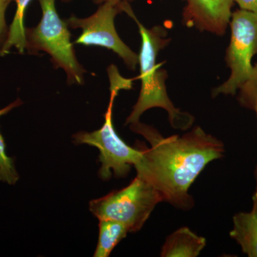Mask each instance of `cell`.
Returning <instances> with one entry per match:
<instances>
[{
	"label": "cell",
	"instance_id": "cell-1",
	"mask_svg": "<svg viewBox=\"0 0 257 257\" xmlns=\"http://www.w3.org/2000/svg\"><path fill=\"white\" fill-rule=\"evenodd\" d=\"M130 130L142 135L150 144L137 142L143 158L135 166L137 175L146 179L160 192L164 202L188 210L194 202L189 189L211 162L224 156V145L200 126L182 136L164 138L153 126L140 121Z\"/></svg>",
	"mask_w": 257,
	"mask_h": 257
},
{
	"label": "cell",
	"instance_id": "cell-2",
	"mask_svg": "<svg viewBox=\"0 0 257 257\" xmlns=\"http://www.w3.org/2000/svg\"><path fill=\"white\" fill-rule=\"evenodd\" d=\"M121 9L135 20L142 38L138 64L140 74L137 78L141 79V90L138 100L133 106L125 124L138 122L145 111L152 108L159 107L167 111L172 127L175 130H188L192 126L194 117L189 112L182 111L174 105L166 87L168 74L167 70L161 69L160 64L157 63L159 52L171 41L170 38H167V29L160 25L151 29L145 28L139 21L128 2L122 3Z\"/></svg>",
	"mask_w": 257,
	"mask_h": 257
},
{
	"label": "cell",
	"instance_id": "cell-3",
	"mask_svg": "<svg viewBox=\"0 0 257 257\" xmlns=\"http://www.w3.org/2000/svg\"><path fill=\"white\" fill-rule=\"evenodd\" d=\"M107 73L110 83V100L104 114V124L92 133L80 132L73 136L76 145H87L99 150L101 163L99 176L104 181L109 180L112 174L118 178L126 177L132 166L138 165L143 158V153L138 147L128 146L119 138L112 121L115 98L120 90L133 88V79L123 77L115 65L109 66Z\"/></svg>",
	"mask_w": 257,
	"mask_h": 257
},
{
	"label": "cell",
	"instance_id": "cell-4",
	"mask_svg": "<svg viewBox=\"0 0 257 257\" xmlns=\"http://www.w3.org/2000/svg\"><path fill=\"white\" fill-rule=\"evenodd\" d=\"M38 2L42 12L41 21L34 28L25 29V50L34 55L46 52L54 67L65 72L69 85L84 84L86 70L77 60L68 25L59 16L55 0Z\"/></svg>",
	"mask_w": 257,
	"mask_h": 257
},
{
	"label": "cell",
	"instance_id": "cell-5",
	"mask_svg": "<svg viewBox=\"0 0 257 257\" xmlns=\"http://www.w3.org/2000/svg\"><path fill=\"white\" fill-rule=\"evenodd\" d=\"M162 202L160 192L137 175L127 187L91 201L89 210L99 220L119 221L130 232H137L148 220L157 204Z\"/></svg>",
	"mask_w": 257,
	"mask_h": 257
},
{
	"label": "cell",
	"instance_id": "cell-6",
	"mask_svg": "<svg viewBox=\"0 0 257 257\" xmlns=\"http://www.w3.org/2000/svg\"><path fill=\"white\" fill-rule=\"evenodd\" d=\"M231 19V40L226 55L231 75L213 90L214 97L220 94L234 95L249 77L253 69L251 59L257 55V13L236 10Z\"/></svg>",
	"mask_w": 257,
	"mask_h": 257
},
{
	"label": "cell",
	"instance_id": "cell-7",
	"mask_svg": "<svg viewBox=\"0 0 257 257\" xmlns=\"http://www.w3.org/2000/svg\"><path fill=\"white\" fill-rule=\"evenodd\" d=\"M120 13H122L121 3L119 5L104 3L88 18H79L72 15L65 21L69 28L82 29V34L74 44L113 51L130 70L135 71L139 64V55L121 40L115 29L114 19Z\"/></svg>",
	"mask_w": 257,
	"mask_h": 257
},
{
	"label": "cell",
	"instance_id": "cell-8",
	"mask_svg": "<svg viewBox=\"0 0 257 257\" xmlns=\"http://www.w3.org/2000/svg\"><path fill=\"white\" fill-rule=\"evenodd\" d=\"M182 23L188 28L222 36L231 18L234 0H186Z\"/></svg>",
	"mask_w": 257,
	"mask_h": 257
},
{
	"label": "cell",
	"instance_id": "cell-9",
	"mask_svg": "<svg viewBox=\"0 0 257 257\" xmlns=\"http://www.w3.org/2000/svg\"><path fill=\"white\" fill-rule=\"evenodd\" d=\"M252 201L251 211L235 214L234 226L229 235L241 246L243 253L249 257H257V191Z\"/></svg>",
	"mask_w": 257,
	"mask_h": 257
},
{
	"label": "cell",
	"instance_id": "cell-10",
	"mask_svg": "<svg viewBox=\"0 0 257 257\" xmlns=\"http://www.w3.org/2000/svg\"><path fill=\"white\" fill-rule=\"evenodd\" d=\"M207 245V239L198 236L187 226L180 228L166 239L162 257H196Z\"/></svg>",
	"mask_w": 257,
	"mask_h": 257
},
{
	"label": "cell",
	"instance_id": "cell-11",
	"mask_svg": "<svg viewBox=\"0 0 257 257\" xmlns=\"http://www.w3.org/2000/svg\"><path fill=\"white\" fill-rule=\"evenodd\" d=\"M16 3L17 9L15 12L13 23L9 28L8 39L3 47L0 56H5L9 54L12 49L15 48L19 53L24 54L26 47V37H25V28L24 20L25 15L29 5L32 0H15ZM65 3L72 0H62Z\"/></svg>",
	"mask_w": 257,
	"mask_h": 257
},
{
	"label": "cell",
	"instance_id": "cell-12",
	"mask_svg": "<svg viewBox=\"0 0 257 257\" xmlns=\"http://www.w3.org/2000/svg\"><path fill=\"white\" fill-rule=\"evenodd\" d=\"M99 234L94 256L108 257L115 246L126 237L128 229L119 221L101 219L99 224Z\"/></svg>",
	"mask_w": 257,
	"mask_h": 257
},
{
	"label": "cell",
	"instance_id": "cell-13",
	"mask_svg": "<svg viewBox=\"0 0 257 257\" xmlns=\"http://www.w3.org/2000/svg\"><path fill=\"white\" fill-rule=\"evenodd\" d=\"M23 103L18 98L9 105L0 109V117L8 114L15 108L21 106ZM6 148L5 139L0 133V181L10 185H15L20 179V175L15 168L14 159L7 155Z\"/></svg>",
	"mask_w": 257,
	"mask_h": 257
},
{
	"label": "cell",
	"instance_id": "cell-14",
	"mask_svg": "<svg viewBox=\"0 0 257 257\" xmlns=\"http://www.w3.org/2000/svg\"><path fill=\"white\" fill-rule=\"evenodd\" d=\"M238 101L243 107L254 111L257 116V63L253 67L252 72L247 80L239 88ZM257 177V165L256 168Z\"/></svg>",
	"mask_w": 257,
	"mask_h": 257
},
{
	"label": "cell",
	"instance_id": "cell-15",
	"mask_svg": "<svg viewBox=\"0 0 257 257\" xmlns=\"http://www.w3.org/2000/svg\"><path fill=\"white\" fill-rule=\"evenodd\" d=\"M13 0H0V52L3 50L9 33V27L7 25L6 11Z\"/></svg>",
	"mask_w": 257,
	"mask_h": 257
},
{
	"label": "cell",
	"instance_id": "cell-16",
	"mask_svg": "<svg viewBox=\"0 0 257 257\" xmlns=\"http://www.w3.org/2000/svg\"><path fill=\"white\" fill-rule=\"evenodd\" d=\"M241 10L257 13V0H234Z\"/></svg>",
	"mask_w": 257,
	"mask_h": 257
},
{
	"label": "cell",
	"instance_id": "cell-17",
	"mask_svg": "<svg viewBox=\"0 0 257 257\" xmlns=\"http://www.w3.org/2000/svg\"><path fill=\"white\" fill-rule=\"evenodd\" d=\"M131 0H92L93 3L95 4L101 5L104 3H111L114 5H119L122 2H130ZM162 1V0H160Z\"/></svg>",
	"mask_w": 257,
	"mask_h": 257
},
{
	"label": "cell",
	"instance_id": "cell-18",
	"mask_svg": "<svg viewBox=\"0 0 257 257\" xmlns=\"http://www.w3.org/2000/svg\"><path fill=\"white\" fill-rule=\"evenodd\" d=\"M182 1H186V0H182Z\"/></svg>",
	"mask_w": 257,
	"mask_h": 257
}]
</instances>
